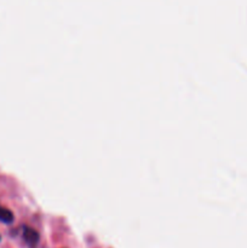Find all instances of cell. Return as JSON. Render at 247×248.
Wrapping results in <instances>:
<instances>
[{
    "mask_svg": "<svg viewBox=\"0 0 247 248\" xmlns=\"http://www.w3.org/2000/svg\"><path fill=\"white\" fill-rule=\"evenodd\" d=\"M23 237H24V240H26L27 244H28L31 247H34L35 245H38L39 235L36 234V232H34L33 229H28V228H27V229H24Z\"/></svg>",
    "mask_w": 247,
    "mask_h": 248,
    "instance_id": "6da1fadb",
    "label": "cell"
},
{
    "mask_svg": "<svg viewBox=\"0 0 247 248\" xmlns=\"http://www.w3.org/2000/svg\"><path fill=\"white\" fill-rule=\"evenodd\" d=\"M0 222H2V223L14 222V215H12L11 211L7 210V208H5V207H2L1 205H0Z\"/></svg>",
    "mask_w": 247,
    "mask_h": 248,
    "instance_id": "7a4b0ae2",
    "label": "cell"
}]
</instances>
